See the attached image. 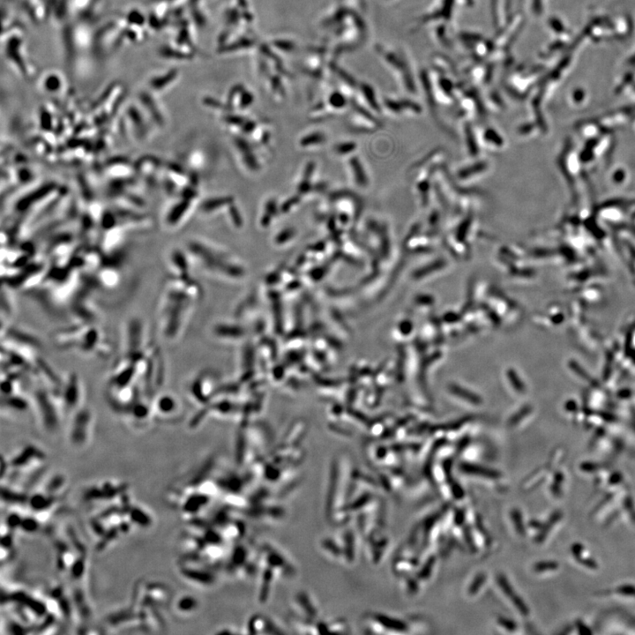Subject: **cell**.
Masks as SVG:
<instances>
[{"label":"cell","mask_w":635,"mask_h":635,"mask_svg":"<svg viewBox=\"0 0 635 635\" xmlns=\"http://www.w3.org/2000/svg\"><path fill=\"white\" fill-rule=\"evenodd\" d=\"M69 425L68 439L76 448L83 447L89 442L92 434L93 415L89 408L80 407L72 415Z\"/></svg>","instance_id":"6da1fadb"},{"label":"cell","mask_w":635,"mask_h":635,"mask_svg":"<svg viewBox=\"0 0 635 635\" xmlns=\"http://www.w3.org/2000/svg\"><path fill=\"white\" fill-rule=\"evenodd\" d=\"M174 408H175L174 400L168 395L157 396L152 405L153 414L156 417H161V418L168 417V416H170L171 413L175 410Z\"/></svg>","instance_id":"7a4b0ae2"},{"label":"cell","mask_w":635,"mask_h":635,"mask_svg":"<svg viewBox=\"0 0 635 635\" xmlns=\"http://www.w3.org/2000/svg\"><path fill=\"white\" fill-rule=\"evenodd\" d=\"M226 201H227V200H224V199H220V200L210 201H208L206 203V206H204V208H206V209L215 208V207H218V206H221L222 204H223L224 202Z\"/></svg>","instance_id":"3957f363"},{"label":"cell","mask_w":635,"mask_h":635,"mask_svg":"<svg viewBox=\"0 0 635 635\" xmlns=\"http://www.w3.org/2000/svg\"><path fill=\"white\" fill-rule=\"evenodd\" d=\"M353 149L354 144L351 143L342 144L341 146H338V147H337V150H338V152H340V153H342V152H343V153H345V152H346V153H348V152L351 151V150H353Z\"/></svg>","instance_id":"277c9868"},{"label":"cell","mask_w":635,"mask_h":635,"mask_svg":"<svg viewBox=\"0 0 635 635\" xmlns=\"http://www.w3.org/2000/svg\"><path fill=\"white\" fill-rule=\"evenodd\" d=\"M317 139H319V140L321 139L320 135H318V136H311V137H308V138H306V139H305V142H304V144L314 143V142H317V141H315Z\"/></svg>","instance_id":"5b68a950"},{"label":"cell","mask_w":635,"mask_h":635,"mask_svg":"<svg viewBox=\"0 0 635 635\" xmlns=\"http://www.w3.org/2000/svg\"><path fill=\"white\" fill-rule=\"evenodd\" d=\"M291 235H292V232H291V231H288L287 232H284V234H282V236H279V240H280L281 242H283V241H285V237H286L287 236H291Z\"/></svg>","instance_id":"8992f818"}]
</instances>
